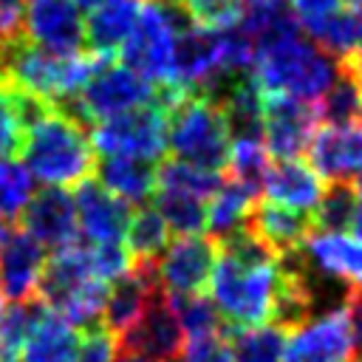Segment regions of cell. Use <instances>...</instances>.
Here are the masks:
<instances>
[{
  "mask_svg": "<svg viewBox=\"0 0 362 362\" xmlns=\"http://www.w3.org/2000/svg\"><path fill=\"white\" fill-rule=\"evenodd\" d=\"M76 116H71L59 105H48L28 127L23 139V164L48 187H68L82 184L93 170V144L90 133L85 130Z\"/></svg>",
  "mask_w": 362,
  "mask_h": 362,
  "instance_id": "1",
  "label": "cell"
},
{
  "mask_svg": "<svg viewBox=\"0 0 362 362\" xmlns=\"http://www.w3.org/2000/svg\"><path fill=\"white\" fill-rule=\"evenodd\" d=\"M283 286V260H240L218 249L209 280L212 303L229 328H252L272 322Z\"/></svg>",
  "mask_w": 362,
  "mask_h": 362,
  "instance_id": "2",
  "label": "cell"
},
{
  "mask_svg": "<svg viewBox=\"0 0 362 362\" xmlns=\"http://www.w3.org/2000/svg\"><path fill=\"white\" fill-rule=\"evenodd\" d=\"M339 71L342 62L300 31L266 45L255 59L252 76L263 93L317 102L337 82Z\"/></svg>",
  "mask_w": 362,
  "mask_h": 362,
  "instance_id": "3",
  "label": "cell"
},
{
  "mask_svg": "<svg viewBox=\"0 0 362 362\" xmlns=\"http://www.w3.org/2000/svg\"><path fill=\"white\" fill-rule=\"evenodd\" d=\"M37 300L76 328L99 322L107 300V283L93 272L90 243L76 240L45 260Z\"/></svg>",
  "mask_w": 362,
  "mask_h": 362,
  "instance_id": "4",
  "label": "cell"
},
{
  "mask_svg": "<svg viewBox=\"0 0 362 362\" xmlns=\"http://www.w3.org/2000/svg\"><path fill=\"white\" fill-rule=\"evenodd\" d=\"M232 130L229 122L209 93H184L167 113V150L173 158L221 173L229 161Z\"/></svg>",
  "mask_w": 362,
  "mask_h": 362,
  "instance_id": "5",
  "label": "cell"
},
{
  "mask_svg": "<svg viewBox=\"0 0 362 362\" xmlns=\"http://www.w3.org/2000/svg\"><path fill=\"white\" fill-rule=\"evenodd\" d=\"M187 23H189V17L181 6L144 0L139 20L133 25V34L127 37L124 48L119 51L122 62L156 85L170 82L175 40Z\"/></svg>",
  "mask_w": 362,
  "mask_h": 362,
  "instance_id": "6",
  "label": "cell"
},
{
  "mask_svg": "<svg viewBox=\"0 0 362 362\" xmlns=\"http://www.w3.org/2000/svg\"><path fill=\"white\" fill-rule=\"evenodd\" d=\"M156 90H158L156 82L144 79L124 62L102 59V65L93 71L88 85L82 88V93L71 105H59V107H65L82 124H96L102 119H110V116H119V113H127V110L156 102Z\"/></svg>",
  "mask_w": 362,
  "mask_h": 362,
  "instance_id": "7",
  "label": "cell"
},
{
  "mask_svg": "<svg viewBox=\"0 0 362 362\" xmlns=\"http://www.w3.org/2000/svg\"><path fill=\"white\" fill-rule=\"evenodd\" d=\"M90 144L99 156H139L158 161L167 153V110L158 102L90 124Z\"/></svg>",
  "mask_w": 362,
  "mask_h": 362,
  "instance_id": "8",
  "label": "cell"
},
{
  "mask_svg": "<svg viewBox=\"0 0 362 362\" xmlns=\"http://www.w3.org/2000/svg\"><path fill=\"white\" fill-rule=\"evenodd\" d=\"M20 34L57 57H74L88 48L82 8L74 0H23Z\"/></svg>",
  "mask_w": 362,
  "mask_h": 362,
  "instance_id": "9",
  "label": "cell"
},
{
  "mask_svg": "<svg viewBox=\"0 0 362 362\" xmlns=\"http://www.w3.org/2000/svg\"><path fill=\"white\" fill-rule=\"evenodd\" d=\"M286 362H354V320L351 305L314 314L288 331Z\"/></svg>",
  "mask_w": 362,
  "mask_h": 362,
  "instance_id": "10",
  "label": "cell"
},
{
  "mask_svg": "<svg viewBox=\"0 0 362 362\" xmlns=\"http://www.w3.org/2000/svg\"><path fill=\"white\" fill-rule=\"evenodd\" d=\"M218 263V240L181 235L156 260L158 286L167 294H204Z\"/></svg>",
  "mask_w": 362,
  "mask_h": 362,
  "instance_id": "11",
  "label": "cell"
},
{
  "mask_svg": "<svg viewBox=\"0 0 362 362\" xmlns=\"http://www.w3.org/2000/svg\"><path fill=\"white\" fill-rule=\"evenodd\" d=\"M184 345H187V334L167 291H161L150 303V308L119 337V348L124 354L147 356L156 362H175L184 354Z\"/></svg>",
  "mask_w": 362,
  "mask_h": 362,
  "instance_id": "12",
  "label": "cell"
},
{
  "mask_svg": "<svg viewBox=\"0 0 362 362\" xmlns=\"http://www.w3.org/2000/svg\"><path fill=\"white\" fill-rule=\"evenodd\" d=\"M317 105L263 93V141L274 158H300L317 130Z\"/></svg>",
  "mask_w": 362,
  "mask_h": 362,
  "instance_id": "13",
  "label": "cell"
},
{
  "mask_svg": "<svg viewBox=\"0 0 362 362\" xmlns=\"http://www.w3.org/2000/svg\"><path fill=\"white\" fill-rule=\"evenodd\" d=\"M45 269V246L25 229H8L0 249V297L8 303L37 300Z\"/></svg>",
  "mask_w": 362,
  "mask_h": 362,
  "instance_id": "14",
  "label": "cell"
},
{
  "mask_svg": "<svg viewBox=\"0 0 362 362\" xmlns=\"http://www.w3.org/2000/svg\"><path fill=\"white\" fill-rule=\"evenodd\" d=\"M79 232L88 243H122L130 223V204L105 189L99 181L85 178L74 189Z\"/></svg>",
  "mask_w": 362,
  "mask_h": 362,
  "instance_id": "15",
  "label": "cell"
},
{
  "mask_svg": "<svg viewBox=\"0 0 362 362\" xmlns=\"http://www.w3.org/2000/svg\"><path fill=\"white\" fill-rule=\"evenodd\" d=\"M23 229L34 235L42 246H51L54 252L76 243L79 221L74 195L62 187H45L34 192L23 209Z\"/></svg>",
  "mask_w": 362,
  "mask_h": 362,
  "instance_id": "16",
  "label": "cell"
},
{
  "mask_svg": "<svg viewBox=\"0 0 362 362\" xmlns=\"http://www.w3.org/2000/svg\"><path fill=\"white\" fill-rule=\"evenodd\" d=\"M311 167L328 181L362 178V127L356 124H322L308 144Z\"/></svg>",
  "mask_w": 362,
  "mask_h": 362,
  "instance_id": "17",
  "label": "cell"
},
{
  "mask_svg": "<svg viewBox=\"0 0 362 362\" xmlns=\"http://www.w3.org/2000/svg\"><path fill=\"white\" fill-rule=\"evenodd\" d=\"M300 252L322 277H331L351 291H362V240L356 235L314 229Z\"/></svg>",
  "mask_w": 362,
  "mask_h": 362,
  "instance_id": "18",
  "label": "cell"
},
{
  "mask_svg": "<svg viewBox=\"0 0 362 362\" xmlns=\"http://www.w3.org/2000/svg\"><path fill=\"white\" fill-rule=\"evenodd\" d=\"M161 291L164 288L158 286L156 263H136L124 277L110 283L102 311V325H107L116 337H122Z\"/></svg>",
  "mask_w": 362,
  "mask_h": 362,
  "instance_id": "19",
  "label": "cell"
},
{
  "mask_svg": "<svg viewBox=\"0 0 362 362\" xmlns=\"http://www.w3.org/2000/svg\"><path fill=\"white\" fill-rule=\"evenodd\" d=\"M76 354H79L76 328L65 317L34 300L31 325L17 362H76Z\"/></svg>",
  "mask_w": 362,
  "mask_h": 362,
  "instance_id": "20",
  "label": "cell"
},
{
  "mask_svg": "<svg viewBox=\"0 0 362 362\" xmlns=\"http://www.w3.org/2000/svg\"><path fill=\"white\" fill-rule=\"evenodd\" d=\"M246 226L277 257H286V255L300 252L303 243H305V238L314 232L311 212H300V209H291V206H283V204H274V201L255 204Z\"/></svg>",
  "mask_w": 362,
  "mask_h": 362,
  "instance_id": "21",
  "label": "cell"
},
{
  "mask_svg": "<svg viewBox=\"0 0 362 362\" xmlns=\"http://www.w3.org/2000/svg\"><path fill=\"white\" fill-rule=\"evenodd\" d=\"M263 192L274 204H283L300 212H314L325 189H322L320 173L303 158H277V164H272L266 173Z\"/></svg>",
  "mask_w": 362,
  "mask_h": 362,
  "instance_id": "22",
  "label": "cell"
},
{
  "mask_svg": "<svg viewBox=\"0 0 362 362\" xmlns=\"http://www.w3.org/2000/svg\"><path fill=\"white\" fill-rule=\"evenodd\" d=\"M144 0H107L90 11L85 20V37H88V54L113 59L127 37L133 34V25L139 20Z\"/></svg>",
  "mask_w": 362,
  "mask_h": 362,
  "instance_id": "23",
  "label": "cell"
},
{
  "mask_svg": "<svg viewBox=\"0 0 362 362\" xmlns=\"http://www.w3.org/2000/svg\"><path fill=\"white\" fill-rule=\"evenodd\" d=\"M96 181L127 204H144L158 187V167L139 156H102Z\"/></svg>",
  "mask_w": 362,
  "mask_h": 362,
  "instance_id": "24",
  "label": "cell"
},
{
  "mask_svg": "<svg viewBox=\"0 0 362 362\" xmlns=\"http://www.w3.org/2000/svg\"><path fill=\"white\" fill-rule=\"evenodd\" d=\"M255 198L257 192L249 189L246 184L235 178H223V184L206 204V229L212 240H223L226 235L243 229L255 209Z\"/></svg>",
  "mask_w": 362,
  "mask_h": 362,
  "instance_id": "25",
  "label": "cell"
},
{
  "mask_svg": "<svg viewBox=\"0 0 362 362\" xmlns=\"http://www.w3.org/2000/svg\"><path fill=\"white\" fill-rule=\"evenodd\" d=\"M232 356L235 362H286V339L288 331L274 325V322H263V325H252V328H223Z\"/></svg>",
  "mask_w": 362,
  "mask_h": 362,
  "instance_id": "26",
  "label": "cell"
},
{
  "mask_svg": "<svg viewBox=\"0 0 362 362\" xmlns=\"http://www.w3.org/2000/svg\"><path fill=\"white\" fill-rule=\"evenodd\" d=\"M320 48H325L339 62H348L362 37V17L356 8H337L328 17L303 28Z\"/></svg>",
  "mask_w": 362,
  "mask_h": 362,
  "instance_id": "27",
  "label": "cell"
},
{
  "mask_svg": "<svg viewBox=\"0 0 362 362\" xmlns=\"http://www.w3.org/2000/svg\"><path fill=\"white\" fill-rule=\"evenodd\" d=\"M314 105L320 124H354L362 113V74L342 62L337 82Z\"/></svg>",
  "mask_w": 362,
  "mask_h": 362,
  "instance_id": "28",
  "label": "cell"
},
{
  "mask_svg": "<svg viewBox=\"0 0 362 362\" xmlns=\"http://www.w3.org/2000/svg\"><path fill=\"white\" fill-rule=\"evenodd\" d=\"M124 240H127V252L136 263H156L170 243V226L164 223V218L158 215L156 206L141 204L130 215Z\"/></svg>",
  "mask_w": 362,
  "mask_h": 362,
  "instance_id": "29",
  "label": "cell"
},
{
  "mask_svg": "<svg viewBox=\"0 0 362 362\" xmlns=\"http://www.w3.org/2000/svg\"><path fill=\"white\" fill-rule=\"evenodd\" d=\"M221 184H223V175L215 170H204V167H195V164H187L178 158L158 164V187L156 189H173V192H184V195L209 201Z\"/></svg>",
  "mask_w": 362,
  "mask_h": 362,
  "instance_id": "30",
  "label": "cell"
},
{
  "mask_svg": "<svg viewBox=\"0 0 362 362\" xmlns=\"http://www.w3.org/2000/svg\"><path fill=\"white\" fill-rule=\"evenodd\" d=\"M269 158H272V153H269L263 139H257V136H238V139H232V147H229V161H226V167L232 173L229 178L246 184L249 189H255L260 195L266 173L272 167Z\"/></svg>",
  "mask_w": 362,
  "mask_h": 362,
  "instance_id": "31",
  "label": "cell"
},
{
  "mask_svg": "<svg viewBox=\"0 0 362 362\" xmlns=\"http://www.w3.org/2000/svg\"><path fill=\"white\" fill-rule=\"evenodd\" d=\"M356 201H359L356 181H331V187L322 192L320 204L311 212L314 229H320V232H345V229H351Z\"/></svg>",
  "mask_w": 362,
  "mask_h": 362,
  "instance_id": "32",
  "label": "cell"
},
{
  "mask_svg": "<svg viewBox=\"0 0 362 362\" xmlns=\"http://www.w3.org/2000/svg\"><path fill=\"white\" fill-rule=\"evenodd\" d=\"M170 303L181 320V328L187 339H201V337H215L223 334L226 322L212 303V297L204 294H170Z\"/></svg>",
  "mask_w": 362,
  "mask_h": 362,
  "instance_id": "33",
  "label": "cell"
},
{
  "mask_svg": "<svg viewBox=\"0 0 362 362\" xmlns=\"http://www.w3.org/2000/svg\"><path fill=\"white\" fill-rule=\"evenodd\" d=\"M156 209L170 226V232L181 235H198L206 226V206L201 198L173 192V189H158L156 192Z\"/></svg>",
  "mask_w": 362,
  "mask_h": 362,
  "instance_id": "34",
  "label": "cell"
},
{
  "mask_svg": "<svg viewBox=\"0 0 362 362\" xmlns=\"http://www.w3.org/2000/svg\"><path fill=\"white\" fill-rule=\"evenodd\" d=\"M34 195V175L17 158H0V218L14 221L23 215Z\"/></svg>",
  "mask_w": 362,
  "mask_h": 362,
  "instance_id": "35",
  "label": "cell"
},
{
  "mask_svg": "<svg viewBox=\"0 0 362 362\" xmlns=\"http://www.w3.org/2000/svg\"><path fill=\"white\" fill-rule=\"evenodd\" d=\"M187 17L204 28H232L243 14V0H181Z\"/></svg>",
  "mask_w": 362,
  "mask_h": 362,
  "instance_id": "36",
  "label": "cell"
},
{
  "mask_svg": "<svg viewBox=\"0 0 362 362\" xmlns=\"http://www.w3.org/2000/svg\"><path fill=\"white\" fill-rule=\"evenodd\" d=\"M116 351H119V337L107 325L96 322L85 328L79 339L76 362H116Z\"/></svg>",
  "mask_w": 362,
  "mask_h": 362,
  "instance_id": "37",
  "label": "cell"
},
{
  "mask_svg": "<svg viewBox=\"0 0 362 362\" xmlns=\"http://www.w3.org/2000/svg\"><path fill=\"white\" fill-rule=\"evenodd\" d=\"M181 362H235V356H232L226 334H215V337L189 339L184 345Z\"/></svg>",
  "mask_w": 362,
  "mask_h": 362,
  "instance_id": "38",
  "label": "cell"
},
{
  "mask_svg": "<svg viewBox=\"0 0 362 362\" xmlns=\"http://www.w3.org/2000/svg\"><path fill=\"white\" fill-rule=\"evenodd\" d=\"M23 23V0H0V54L3 48L20 37Z\"/></svg>",
  "mask_w": 362,
  "mask_h": 362,
  "instance_id": "39",
  "label": "cell"
},
{
  "mask_svg": "<svg viewBox=\"0 0 362 362\" xmlns=\"http://www.w3.org/2000/svg\"><path fill=\"white\" fill-rule=\"evenodd\" d=\"M339 8V0H291V11L297 14L300 25H311L322 17H328L331 11Z\"/></svg>",
  "mask_w": 362,
  "mask_h": 362,
  "instance_id": "40",
  "label": "cell"
},
{
  "mask_svg": "<svg viewBox=\"0 0 362 362\" xmlns=\"http://www.w3.org/2000/svg\"><path fill=\"white\" fill-rule=\"evenodd\" d=\"M348 305L354 320V362H362V291H354Z\"/></svg>",
  "mask_w": 362,
  "mask_h": 362,
  "instance_id": "41",
  "label": "cell"
},
{
  "mask_svg": "<svg viewBox=\"0 0 362 362\" xmlns=\"http://www.w3.org/2000/svg\"><path fill=\"white\" fill-rule=\"evenodd\" d=\"M356 11H359V17H362V8H356ZM348 65H351L354 71H359V74H362V37H359V45H356L354 57L348 59Z\"/></svg>",
  "mask_w": 362,
  "mask_h": 362,
  "instance_id": "42",
  "label": "cell"
},
{
  "mask_svg": "<svg viewBox=\"0 0 362 362\" xmlns=\"http://www.w3.org/2000/svg\"><path fill=\"white\" fill-rule=\"evenodd\" d=\"M116 362H156V359H147V356H136V354H124L122 351V356H116Z\"/></svg>",
  "mask_w": 362,
  "mask_h": 362,
  "instance_id": "43",
  "label": "cell"
},
{
  "mask_svg": "<svg viewBox=\"0 0 362 362\" xmlns=\"http://www.w3.org/2000/svg\"><path fill=\"white\" fill-rule=\"evenodd\" d=\"M74 3H76L79 8H90V11H93L96 6H102V3H107V0H74Z\"/></svg>",
  "mask_w": 362,
  "mask_h": 362,
  "instance_id": "44",
  "label": "cell"
},
{
  "mask_svg": "<svg viewBox=\"0 0 362 362\" xmlns=\"http://www.w3.org/2000/svg\"><path fill=\"white\" fill-rule=\"evenodd\" d=\"M8 229H11V223L0 218V249H3V240H6V235H8Z\"/></svg>",
  "mask_w": 362,
  "mask_h": 362,
  "instance_id": "45",
  "label": "cell"
},
{
  "mask_svg": "<svg viewBox=\"0 0 362 362\" xmlns=\"http://www.w3.org/2000/svg\"><path fill=\"white\" fill-rule=\"evenodd\" d=\"M348 3V8H362V0H345Z\"/></svg>",
  "mask_w": 362,
  "mask_h": 362,
  "instance_id": "46",
  "label": "cell"
},
{
  "mask_svg": "<svg viewBox=\"0 0 362 362\" xmlns=\"http://www.w3.org/2000/svg\"><path fill=\"white\" fill-rule=\"evenodd\" d=\"M252 3H277V0H243V6H252Z\"/></svg>",
  "mask_w": 362,
  "mask_h": 362,
  "instance_id": "47",
  "label": "cell"
},
{
  "mask_svg": "<svg viewBox=\"0 0 362 362\" xmlns=\"http://www.w3.org/2000/svg\"><path fill=\"white\" fill-rule=\"evenodd\" d=\"M3 317H6V305H3V297H0V328H3Z\"/></svg>",
  "mask_w": 362,
  "mask_h": 362,
  "instance_id": "48",
  "label": "cell"
},
{
  "mask_svg": "<svg viewBox=\"0 0 362 362\" xmlns=\"http://www.w3.org/2000/svg\"><path fill=\"white\" fill-rule=\"evenodd\" d=\"M156 3H170V6H181V0H156Z\"/></svg>",
  "mask_w": 362,
  "mask_h": 362,
  "instance_id": "49",
  "label": "cell"
},
{
  "mask_svg": "<svg viewBox=\"0 0 362 362\" xmlns=\"http://www.w3.org/2000/svg\"><path fill=\"white\" fill-rule=\"evenodd\" d=\"M359 119H362V113H359Z\"/></svg>",
  "mask_w": 362,
  "mask_h": 362,
  "instance_id": "50",
  "label": "cell"
}]
</instances>
